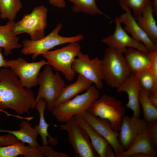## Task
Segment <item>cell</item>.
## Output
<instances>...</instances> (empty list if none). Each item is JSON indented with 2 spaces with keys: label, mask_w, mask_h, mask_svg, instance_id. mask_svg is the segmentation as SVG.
Masks as SVG:
<instances>
[{
  "label": "cell",
  "mask_w": 157,
  "mask_h": 157,
  "mask_svg": "<svg viewBox=\"0 0 157 157\" xmlns=\"http://www.w3.org/2000/svg\"><path fill=\"white\" fill-rule=\"evenodd\" d=\"M35 98L31 89L24 88L10 69H0V109L10 108L22 115L28 112Z\"/></svg>",
  "instance_id": "6da1fadb"
},
{
  "label": "cell",
  "mask_w": 157,
  "mask_h": 157,
  "mask_svg": "<svg viewBox=\"0 0 157 157\" xmlns=\"http://www.w3.org/2000/svg\"><path fill=\"white\" fill-rule=\"evenodd\" d=\"M101 60L103 80L112 88H119L131 74L124 54L114 48L110 47L106 48Z\"/></svg>",
  "instance_id": "7a4b0ae2"
},
{
  "label": "cell",
  "mask_w": 157,
  "mask_h": 157,
  "mask_svg": "<svg viewBox=\"0 0 157 157\" xmlns=\"http://www.w3.org/2000/svg\"><path fill=\"white\" fill-rule=\"evenodd\" d=\"M62 28V24L59 23L49 34L40 39L35 40H24L22 42V48L21 53L24 55L32 54V58L33 60H35L38 56L49 51L56 46L78 42L84 38V36L82 34L70 37L61 36L59 35V32Z\"/></svg>",
  "instance_id": "3957f363"
},
{
  "label": "cell",
  "mask_w": 157,
  "mask_h": 157,
  "mask_svg": "<svg viewBox=\"0 0 157 157\" xmlns=\"http://www.w3.org/2000/svg\"><path fill=\"white\" fill-rule=\"evenodd\" d=\"M94 85H91L83 94L54 106L51 112L57 120L66 122L75 115L87 110L99 97V93Z\"/></svg>",
  "instance_id": "277c9868"
},
{
  "label": "cell",
  "mask_w": 157,
  "mask_h": 157,
  "mask_svg": "<svg viewBox=\"0 0 157 157\" xmlns=\"http://www.w3.org/2000/svg\"><path fill=\"white\" fill-rule=\"evenodd\" d=\"M38 84L39 89L31 109L34 108L37 101L42 98L46 101L47 107L51 112L55 101L66 85L65 82L58 72L54 73L52 67L47 65L39 74Z\"/></svg>",
  "instance_id": "5b68a950"
},
{
  "label": "cell",
  "mask_w": 157,
  "mask_h": 157,
  "mask_svg": "<svg viewBox=\"0 0 157 157\" xmlns=\"http://www.w3.org/2000/svg\"><path fill=\"white\" fill-rule=\"evenodd\" d=\"M87 110L93 116L106 120L117 132L125 112L121 101L106 94L92 103Z\"/></svg>",
  "instance_id": "8992f818"
},
{
  "label": "cell",
  "mask_w": 157,
  "mask_h": 157,
  "mask_svg": "<svg viewBox=\"0 0 157 157\" xmlns=\"http://www.w3.org/2000/svg\"><path fill=\"white\" fill-rule=\"evenodd\" d=\"M81 49L78 42H74L59 49L47 51L42 55L47 59L48 65L60 72L68 81H71L76 74L72 68V65Z\"/></svg>",
  "instance_id": "52a82bcc"
},
{
  "label": "cell",
  "mask_w": 157,
  "mask_h": 157,
  "mask_svg": "<svg viewBox=\"0 0 157 157\" xmlns=\"http://www.w3.org/2000/svg\"><path fill=\"white\" fill-rule=\"evenodd\" d=\"M47 9L43 5L34 8L30 13L15 22L12 29L13 32L16 35L27 33L33 40L43 38L47 25Z\"/></svg>",
  "instance_id": "ba28073f"
},
{
  "label": "cell",
  "mask_w": 157,
  "mask_h": 157,
  "mask_svg": "<svg viewBox=\"0 0 157 157\" xmlns=\"http://www.w3.org/2000/svg\"><path fill=\"white\" fill-rule=\"evenodd\" d=\"M60 129L67 132L68 141L76 156L99 157L86 131L77 123L74 117L65 124H62Z\"/></svg>",
  "instance_id": "9c48e42d"
},
{
  "label": "cell",
  "mask_w": 157,
  "mask_h": 157,
  "mask_svg": "<svg viewBox=\"0 0 157 157\" xmlns=\"http://www.w3.org/2000/svg\"><path fill=\"white\" fill-rule=\"evenodd\" d=\"M8 63L9 67L19 78L23 86L30 89L38 85V79L41 68L43 66L48 65L44 60L28 63L21 57L9 60Z\"/></svg>",
  "instance_id": "30bf717a"
},
{
  "label": "cell",
  "mask_w": 157,
  "mask_h": 157,
  "mask_svg": "<svg viewBox=\"0 0 157 157\" xmlns=\"http://www.w3.org/2000/svg\"><path fill=\"white\" fill-rule=\"evenodd\" d=\"M72 67L76 74L92 82L97 88H102L103 73L101 60L98 57L90 59L88 54L81 51L75 59Z\"/></svg>",
  "instance_id": "8fae6325"
},
{
  "label": "cell",
  "mask_w": 157,
  "mask_h": 157,
  "mask_svg": "<svg viewBox=\"0 0 157 157\" xmlns=\"http://www.w3.org/2000/svg\"><path fill=\"white\" fill-rule=\"evenodd\" d=\"M115 22L114 33L102 39L103 43L124 54L127 47L133 48L145 53H149V51L144 44L130 36L125 31L117 17Z\"/></svg>",
  "instance_id": "7c38bea8"
},
{
  "label": "cell",
  "mask_w": 157,
  "mask_h": 157,
  "mask_svg": "<svg viewBox=\"0 0 157 157\" xmlns=\"http://www.w3.org/2000/svg\"><path fill=\"white\" fill-rule=\"evenodd\" d=\"M78 115L84 119L95 131L108 142L113 148L116 157L124 151L119 141L118 132L115 131L107 121L93 116L88 110Z\"/></svg>",
  "instance_id": "4fadbf2b"
},
{
  "label": "cell",
  "mask_w": 157,
  "mask_h": 157,
  "mask_svg": "<svg viewBox=\"0 0 157 157\" xmlns=\"http://www.w3.org/2000/svg\"><path fill=\"white\" fill-rule=\"evenodd\" d=\"M147 122L144 119L124 115L119 130L118 140L123 149L127 150L145 129Z\"/></svg>",
  "instance_id": "5bb4252c"
},
{
  "label": "cell",
  "mask_w": 157,
  "mask_h": 157,
  "mask_svg": "<svg viewBox=\"0 0 157 157\" xmlns=\"http://www.w3.org/2000/svg\"><path fill=\"white\" fill-rule=\"evenodd\" d=\"M119 4L125 12L117 18L121 24L125 25L123 28L125 31L130 34L133 38L144 44L149 51L157 50V46L139 26L132 15L130 9L123 4Z\"/></svg>",
  "instance_id": "9a60e30c"
},
{
  "label": "cell",
  "mask_w": 157,
  "mask_h": 157,
  "mask_svg": "<svg viewBox=\"0 0 157 157\" xmlns=\"http://www.w3.org/2000/svg\"><path fill=\"white\" fill-rule=\"evenodd\" d=\"M146 126L131 147L116 157L157 156V147L154 144Z\"/></svg>",
  "instance_id": "2e32d148"
},
{
  "label": "cell",
  "mask_w": 157,
  "mask_h": 157,
  "mask_svg": "<svg viewBox=\"0 0 157 157\" xmlns=\"http://www.w3.org/2000/svg\"><path fill=\"white\" fill-rule=\"evenodd\" d=\"M74 117L77 123L86 131L99 157H116L113 150L109 143L95 131L84 119L78 115Z\"/></svg>",
  "instance_id": "e0dca14e"
},
{
  "label": "cell",
  "mask_w": 157,
  "mask_h": 157,
  "mask_svg": "<svg viewBox=\"0 0 157 157\" xmlns=\"http://www.w3.org/2000/svg\"><path fill=\"white\" fill-rule=\"evenodd\" d=\"M141 89L137 76L132 74L117 88L118 92H124L127 93L128 101L125 106L132 111L133 116L138 117H140L141 113V107L139 101Z\"/></svg>",
  "instance_id": "ac0fdd59"
},
{
  "label": "cell",
  "mask_w": 157,
  "mask_h": 157,
  "mask_svg": "<svg viewBox=\"0 0 157 157\" xmlns=\"http://www.w3.org/2000/svg\"><path fill=\"white\" fill-rule=\"evenodd\" d=\"M124 55L126 63L131 74L137 75L144 70L149 69L150 59L148 53L128 48Z\"/></svg>",
  "instance_id": "d6986e66"
},
{
  "label": "cell",
  "mask_w": 157,
  "mask_h": 157,
  "mask_svg": "<svg viewBox=\"0 0 157 157\" xmlns=\"http://www.w3.org/2000/svg\"><path fill=\"white\" fill-rule=\"evenodd\" d=\"M15 23L14 21H8L5 25H0V48L3 49L5 56L12 54L13 49H19L22 47V45L19 42V38L12 30Z\"/></svg>",
  "instance_id": "ffe728a7"
},
{
  "label": "cell",
  "mask_w": 157,
  "mask_h": 157,
  "mask_svg": "<svg viewBox=\"0 0 157 157\" xmlns=\"http://www.w3.org/2000/svg\"><path fill=\"white\" fill-rule=\"evenodd\" d=\"M20 129L18 130H12L0 129V132H6L12 134L21 142L27 143L31 147L40 148L41 146L37 141L38 133L35 128L27 121L23 120L19 125Z\"/></svg>",
  "instance_id": "44dd1931"
},
{
  "label": "cell",
  "mask_w": 157,
  "mask_h": 157,
  "mask_svg": "<svg viewBox=\"0 0 157 157\" xmlns=\"http://www.w3.org/2000/svg\"><path fill=\"white\" fill-rule=\"evenodd\" d=\"M92 84L91 81L78 74L76 80L74 82L66 85L63 88L55 101L54 107L71 99L79 93L86 90Z\"/></svg>",
  "instance_id": "7402d4cb"
},
{
  "label": "cell",
  "mask_w": 157,
  "mask_h": 157,
  "mask_svg": "<svg viewBox=\"0 0 157 157\" xmlns=\"http://www.w3.org/2000/svg\"><path fill=\"white\" fill-rule=\"evenodd\" d=\"M154 15L151 1L141 15L134 17L140 27L157 46V25Z\"/></svg>",
  "instance_id": "603a6c76"
},
{
  "label": "cell",
  "mask_w": 157,
  "mask_h": 157,
  "mask_svg": "<svg viewBox=\"0 0 157 157\" xmlns=\"http://www.w3.org/2000/svg\"><path fill=\"white\" fill-rule=\"evenodd\" d=\"M35 108L38 111L39 115V122L38 125L34 128L41 138L43 145L50 144L55 145L58 143L57 139L52 137L48 133V128L51 124L47 123L44 117V112L47 108V102L44 99L41 98L36 103Z\"/></svg>",
  "instance_id": "cb8c5ba5"
},
{
  "label": "cell",
  "mask_w": 157,
  "mask_h": 157,
  "mask_svg": "<svg viewBox=\"0 0 157 157\" xmlns=\"http://www.w3.org/2000/svg\"><path fill=\"white\" fill-rule=\"evenodd\" d=\"M139 101L142 109L143 119L147 122L157 120V107L150 101L148 92L141 88L139 93Z\"/></svg>",
  "instance_id": "d4e9b609"
},
{
  "label": "cell",
  "mask_w": 157,
  "mask_h": 157,
  "mask_svg": "<svg viewBox=\"0 0 157 157\" xmlns=\"http://www.w3.org/2000/svg\"><path fill=\"white\" fill-rule=\"evenodd\" d=\"M72 3V11L75 13H83L91 15H103L110 18L98 7L96 0H64Z\"/></svg>",
  "instance_id": "484cf974"
},
{
  "label": "cell",
  "mask_w": 157,
  "mask_h": 157,
  "mask_svg": "<svg viewBox=\"0 0 157 157\" xmlns=\"http://www.w3.org/2000/svg\"><path fill=\"white\" fill-rule=\"evenodd\" d=\"M22 8L20 0H0V18L14 21Z\"/></svg>",
  "instance_id": "4316f807"
},
{
  "label": "cell",
  "mask_w": 157,
  "mask_h": 157,
  "mask_svg": "<svg viewBox=\"0 0 157 157\" xmlns=\"http://www.w3.org/2000/svg\"><path fill=\"white\" fill-rule=\"evenodd\" d=\"M32 147L26 146L20 141L13 144L0 146V157H16L22 155L27 157Z\"/></svg>",
  "instance_id": "83f0119b"
},
{
  "label": "cell",
  "mask_w": 157,
  "mask_h": 157,
  "mask_svg": "<svg viewBox=\"0 0 157 157\" xmlns=\"http://www.w3.org/2000/svg\"><path fill=\"white\" fill-rule=\"evenodd\" d=\"M136 75L141 88L149 94L157 91V79L149 69L144 70Z\"/></svg>",
  "instance_id": "f1b7e54d"
},
{
  "label": "cell",
  "mask_w": 157,
  "mask_h": 157,
  "mask_svg": "<svg viewBox=\"0 0 157 157\" xmlns=\"http://www.w3.org/2000/svg\"><path fill=\"white\" fill-rule=\"evenodd\" d=\"M153 0H119V3L123 4L132 9L134 17L142 14L147 6Z\"/></svg>",
  "instance_id": "f546056e"
},
{
  "label": "cell",
  "mask_w": 157,
  "mask_h": 157,
  "mask_svg": "<svg viewBox=\"0 0 157 157\" xmlns=\"http://www.w3.org/2000/svg\"><path fill=\"white\" fill-rule=\"evenodd\" d=\"M40 149L42 157H69L67 154L55 151L52 146L48 144L41 146Z\"/></svg>",
  "instance_id": "4dcf8cb0"
},
{
  "label": "cell",
  "mask_w": 157,
  "mask_h": 157,
  "mask_svg": "<svg viewBox=\"0 0 157 157\" xmlns=\"http://www.w3.org/2000/svg\"><path fill=\"white\" fill-rule=\"evenodd\" d=\"M148 54L150 59L149 70L154 77L157 79V50L149 51Z\"/></svg>",
  "instance_id": "1f68e13d"
},
{
  "label": "cell",
  "mask_w": 157,
  "mask_h": 157,
  "mask_svg": "<svg viewBox=\"0 0 157 157\" xmlns=\"http://www.w3.org/2000/svg\"><path fill=\"white\" fill-rule=\"evenodd\" d=\"M146 127L154 144L157 147V120L147 123Z\"/></svg>",
  "instance_id": "d6a6232c"
},
{
  "label": "cell",
  "mask_w": 157,
  "mask_h": 157,
  "mask_svg": "<svg viewBox=\"0 0 157 157\" xmlns=\"http://www.w3.org/2000/svg\"><path fill=\"white\" fill-rule=\"evenodd\" d=\"M20 141L14 136L8 133L7 135L0 136V146L9 145Z\"/></svg>",
  "instance_id": "836d02e7"
},
{
  "label": "cell",
  "mask_w": 157,
  "mask_h": 157,
  "mask_svg": "<svg viewBox=\"0 0 157 157\" xmlns=\"http://www.w3.org/2000/svg\"><path fill=\"white\" fill-rule=\"evenodd\" d=\"M52 6L61 9L64 8L66 6L65 1L64 0H47Z\"/></svg>",
  "instance_id": "e575fe53"
},
{
  "label": "cell",
  "mask_w": 157,
  "mask_h": 157,
  "mask_svg": "<svg viewBox=\"0 0 157 157\" xmlns=\"http://www.w3.org/2000/svg\"><path fill=\"white\" fill-rule=\"evenodd\" d=\"M2 48H0V68L1 67L8 68L9 67L8 60H5L1 52Z\"/></svg>",
  "instance_id": "d590c367"
},
{
  "label": "cell",
  "mask_w": 157,
  "mask_h": 157,
  "mask_svg": "<svg viewBox=\"0 0 157 157\" xmlns=\"http://www.w3.org/2000/svg\"><path fill=\"white\" fill-rule=\"evenodd\" d=\"M149 97L152 103L157 107V91L149 94Z\"/></svg>",
  "instance_id": "8d00e7d4"
},
{
  "label": "cell",
  "mask_w": 157,
  "mask_h": 157,
  "mask_svg": "<svg viewBox=\"0 0 157 157\" xmlns=\"http://www.w3.org/2000/svg\"><path fill=\"white\" fill-rule=\"evenodd\" d=\"M152 5L154 15L155 16H157V0H153Z\"/></svg>",
  "instance_id": "74e56055"
},
{
  "label": "cell",
  "mask_w": 157,
  "mask_h": 157,
  "mask_svg": "<svg viewBox=\"0 0 157 157\" xmlns=\"http://www.w3.org/2000/svg\"><path fill=\"white\" fill-rule=\"evenodd\" d=\"M0 111L3 112L4 113H5L8 117L12 116V117H13L16 118H18L19 119L21 117L19 115H12V114L9 113L7 111L5 110H2L0 109Z\"/></svg>",
  "instance_id": "f35d334b"
}]
</instances>
